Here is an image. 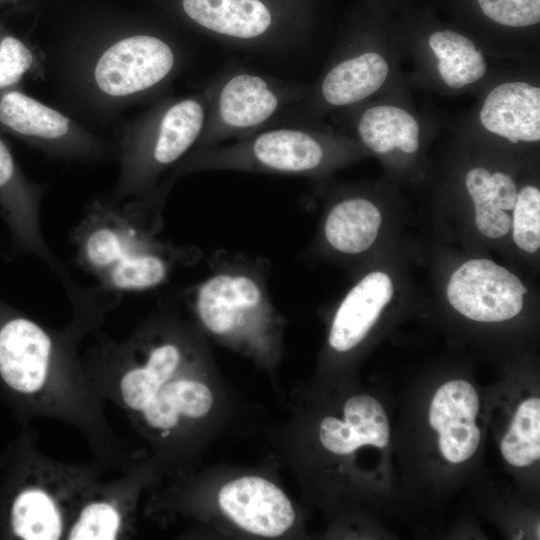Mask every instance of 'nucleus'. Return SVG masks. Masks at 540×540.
Here are the masks:
<instances>
[{
    "label": "nucleus",
    "mask_w": 540,
    "mask_h": 540,
    "mask_svg": "<svg viewBox=\"0 0 540 540\" xmlns=\"http://www.w3.org/2000/svg\"><path fill=\"white\" fill-rule=\"evenodd\" d=\"M526 292L515 275L488 259L462 264L447 286L453 308L480 322H501L515 317L523 307Z\"/></svg>",
    "instance_id": "ddd939ff"
},
{
    "label": "nucleus",
    "mask_w": 540,
    "mask_h": 540,
    "mask_svg": "<svg viewBox=\"0 0 540 540\" xmlns=\"http://www.w3.org/2000/svg\"><path fill=\"white\" fill-rule=\"evenodd\" d=\"M479 398L474 387L463 380L441 386L429 410V421L439 434V448L452 463L470 458L478 448L480 430L475 423Z\"/></svg>",
    "instance_id": "2eb2a0df"
},
{
    "label": "nucleus",
    "mask_w": 540,
    "mask_h": 540,
    "mask_svg": "<svg viewBox=\"0 0 540 540\" xmlns=\"http://www.w3.org/2000/svg\"><path fill=\"white\" fill-rule=\"evenodd\" d=\"M25 483L9 508V526L22 540L65 539L72 518L100 480L99 465H78L34 454Z\"/></svg>",
    "instance_id": "423d86ee"
},
{
    "label": "nucleus",
    "mask_w": 540,
    "mask_h": 540,
    "mask_svg": "<svg viewBox=\"0 0 540 540\" xmlns=\"http://www.w3.org/2000/svg\"><path fill=\"white\" fill-rule=\"evenodd\" d=\"M268 273L264 258L221 251L184 296L203 334L271 368L281 355L284 320L270 299Z\"/></svg>",
    "instance_id": "20e7f679"
},
{
    "label": "nucleus",
    "mask_w": 540,
    "mask_h": 540,
    "mask_svg": "<svg viewBox=\"0 0 540 540\" xmlns=\"http://www.w3.org/2000/svg\"><path fill=\"white\" fill-rule=\"evenodd\" d=\"M0 126L60 156L85 159L102 152L100 143L70 118L15 88L0 93Z\"/></svg>",
    "instance_id": "9b49d317"
},
{
    "label": "nucleus",
    "mask_w": 540,
    "mask_h": 540,
    "mask_svg": "<svg viewBox=\"0 0 540 540\" xmlns=\"http://www.w3.org/2000/svg\"><path fill=\"white\" fill-rule=\"evenodd\" d=\"M388 72V64L380 54L367 52L333 67L322 82L321 92L331 105H350L376 92Z\"/></svg>",
    "instance_id": "412c9836"
},
{
    "label": "nucleus",
    "mask_w": 540,
    "mask_h": 540,
    "mask_svg": "<svg viewBox=\"0 0 540 540\" xmlns=\"http://www.w3.org/2000/svg\"><path fill=\"white\" fill-rule=\"evenodd\" d=\"M490 176L488 170L477 167L471 169L466 176V187L474 205L491 200Z\"/></svg>",
    "instance_id": "c756f323"
},
{
    "label": "nucleus",
    "mask_w": 540,
    "mask_h": 540,
    "mask_svg": "<svg viewBox=\"0 0 540 540\" xmlns=\"http://www.w3.org/2000/svg\"><path fill=\"white\" fill-rule=\"evenodd\" d=\"M392 296L393 285L387 274L373 271L364 276L337 308L328 335L329 346L339 353L356 348L368 335Z\"/></svg>",
    "instance_id": "dca6fc26"
},
{
    "label": "nucleus",
    "mask_w": 540,
    "mask_h": 540,
    "mask_svg": "<svg viewBox=\"0 0 540 540\" xmlns=\"http://www.w3.org/2000/svg\"><path fill=\"white\" fill-rule=\"evenodd\" d=\"M321 445L336 455H349L364 445L386 447L390 426L381 404L371 396L355 395L343 407V419L326 416L319 425Z\"/></svg>",
    "instance_id": "f3484780"
},
{
    "label": "nucleus",
    "mask_w": 540,
    "mask_h": 540,
    "mask_svg": "<svg viewBox=\"0 0 540 540\" xmlns=\"http://www.w3.org/2000/svg\"><path fill=\"white\" fill-rule=\"evenodd\" d=\"M483 13L491 20L509 27L539 23L540 0H478Z\"/></svg>",
    "instance_id": "a878e982"
},
{
    "label": "nucleus",
    "mask_w": 540,
    "mask_h": 540,
    "mask_svg": "<svg viewBox=\"0 0 540 540\" xmlns=\"http://www.w3.org/2000/svg\"><path fill=\"white\" fill-rule=\"evenodd\" d=\"M513 239L522 250L533 253L540 247V191L526 186L513 208Z\"/></svg>",
    "instance_id": "b1692460"
},
{
    "label": "nucleus",
    "mask_w": 540,
    "mask_h": 540,
    "mask_svg": "<svg viewBox=\"0 0 540 540\" xmlns=\"http://www.w3.org/2000/svg\"><path fill=\"white\" fill-rule=\"evenodd\" d=\"M504 459L525 467L540 457V400L529 398L518 407L509 430L502 439Z\"/></svg>",
    "instance_id": "5701e85b"
},
{
    "label": "nucleus",
    "mask_w": 540,
    "mask_h": 540,
    "mask_svg": "<svg viewBox=\"0 0 540 540\" xmlns=\"http://www.w3.org/2000/svg\"><path fill=\"white\" fill-rule=\"evenodd\" d=\"M185 14L215 34L253 40L265 35L273 18L261 0H182Z\"/></svg>",
    "instance_id": "6ab92c4d"
},
{
    "label": "nucleus",
    "mask_w": 540,
    "mask_h": 540,
    "mask_svg": "<svg viewBox=\"0 0 540 540\" xmlns=\"http://www.w3.org/2000/svg\"><path fill=\"white\" fill-rule=\"evenodd\" d=\"M491 202L502 210H512L517 200V187L512 178L496 172L490 176Z\"/></svg>",
    "instance_id": "c85d7f7f"
},
{
    "label": "nucleus",
    "mask_w": 540,
    "mask_h": 540,
    "mask_svg": "<svg viewBox=\"0 0 540 540\" xmlns=\"http://www.w3.org/2000/svg\"><path fill=\"white\" fill-rule=\"evenodd\" d=\"M34 62L35 56L25 42L14 35L0 33V93L14 89Z\"/></svg>",
    "instance_id": "393cba45"
},
{
    "label": "nucleus",
    "mask_w": 540,
    "mask_h": 540,
    "mask_svg": "<svg viewBox=\"0 0 540 540\" xmlns=\"http://www.w3.org/2000/svg\"><path fill=\"white\" fill-rule=\"evenodd\" d=\"M480 121L490 132L512 143L540 139V89L525 82L494 88L480 111Z\"/></svg>",
    "instance_id": "a211bd4d"
},
{
    "label": "nucleus",
    "mask_w": 540,
    "mask_h": 540,
    "mask_svg": "<svg viewBox=\"0 0 540 540\" xmlns=\"http://www.w3.org/2000/svg\"><path fill=\"white\" fill-rule=\"evenodd\" d=\"M211 495V494H210ZM206 505L223 522L241 533L278 538L296 525V509L285 491L273 480L257 473L234 475L214 488Z\"/></svg>",
    "instance_id": "6e6552de"
},
{
    "label": "nucleus",
    "mask_w": 540,
    "mask_h": 540,
    "mask_svg": "<svg viewBox=\"0 0 540 540\" xmlns=\"http://www.w3.org/2000/svg\"><path fill=\"white\" fill-rule=\"evenodd\" d=\"M42 197L43 186L25 176L0 137V217L9 230L12 245L15 250L42 260L66 288L75 281L49 249L42 234Z\"/></svg>",
    "instance_id": "9d476101"
},
{
    "label": "nucleus",
    "mask_w": 540,
    "mask_h": 540,
    "mask_svg": "<svg viewBox=\"0 0 540 540\" xmlns=\"http://www.w3.org/2000/svg\"><path fill=\"white\" fill-rule=\"evenodd\" d=\"M358 133L365 145L376 153L398 148L413 153L419 147V126L407 111L395 106L367 109L358 124Z\"/></svg>",
    "instance_id": "4be33fe9"
},
{
    "label": "nucleus",
    "mask_w": 540,
    "mask_h": 540,
    "mask_svg": "<svg viewBox=\"0 0 540 540\" xmlns=\"http://www.w3.org/2000/svg\"><path fill=\"white\" fill-rule=\"evenodd\" d=\"M172 183L166 179L127 203L106 197L86 207L71 241L77 263L99 281V288L121 297L155 289L167 283L178 266L199 258L198 249L158 237Z\"/></svg>",
    "instance_id": "7ed1b4c3"
},
{
    "label": "nucleus",
    "mask_w": 540,
    "mask_h": 540,
    "mask_svg": "<svg viewBox=\"0 0 540 540\" xmlns=\"http://www.w3.org/2000/svg\"><path fill=\"white\" fill-rule=\"evenodd\" d=\"M281 97L263 77L247 72L228 78L218 91L194 149L211 146L226 137L245 134L266 123L279 109Z\"/></svg>",
    "instance_id": "4468645a"
},
{
    "label": "nucleus",
    "mask_w": 540,
    "mask_h": 540,
    "mask_svg": "<svg viewBox=\"0 0 540 540\" xmlns=\"http://www.w3.org/2000/svg\"><path fill=\"white\" fill-rule=\"evenodd\" d=\"M325 158L324 146L312 134L296 128H277L231 145L193 149L172 176L207 170L304 175L318 170Z\"/></svg>",
    "instance_id": "0eeeda50"
},
{
    "label": "nucleus",
    "mask_w": 540,
    "mask_h": 540,
    "mask_svg": "<svg viewBox=\"0 0 540 540\" xmlns=\"http://www.w3.org/2000/svg\"><path fill=\"white\" fill-rule=\"evenodd\" d=\"M206 119V105L198 97L174 101L151 112L123 138L119 177L107 198L123 202L153 190L161 175L196 147Z\"/></svg>",
    "instance_id": "39448f33"
},
{
    "label": "nucleus",
    "mask_w": 540,
    "mask_h": 540,
    "mask_svg": "<svg viewBox=\"0 0 540 540\" xmlns=\"http://www.w3.org/2000/svg\"><path fill=\"white\" fill-rule=\"evenodd\" d=\"M382 222L378 208L364 198L336 203L325 217L323 234L327 244L341 254H360L375 241Z\"/></svg>",
    "instance_id": "aec40b11"
},
{
    "label": "nucleus",
    "mask_w": 540,
    "mask_h": 540,
    "mask_svg": "<svg viewBox=\"0 0 540 540\" xmlns=\"http://www.w3.org/2000/svg\"><path fill=\"white\" fill-rule=\"evenodd\" d=\"M429 45L438 60L456 59L475 50L474 43L467 37L449 30L433 33Z\"/></svg>",
    "instance_id": "cd10ccee"
},
{
    "label": "nucleus",
    "mask_w": 540,
    "mask_h": 540,
    "mask_svg": "<svg viewBox=\"0 0 540 540\" xmlns=\"http://www.w3.org/2000/svg\"><path fill=\"white\" fill-rule=\"evenodd\" d=\"M475 223L478 230L489 238L506 235L512 227L511 216L495 206L491 200L475 204Z\"/></svg>",
    "instance_id": "bb28decb"
},
{
    "label": "nucleus",
    "mask_w": 540,
    "mask_h": 540,
    "mask_svg": "<svg viewBox=\"0 0 540 540\" xmlns=\"http://www.w3.org/2000/svg\"><path fill=\"white\" fill-rule=\"evenodd\" d=\"M87 334L72 320L48 328L0 300V378L37 414L74 426L102 461L124 469L135 460L110 428L79 354Z\"/></svg>",
    "instance_id": "f03ea898"
},
{
    "label": "nucleus",
    "mask_w": 540,
    "mask_h": 540,
    "mask_svg": "<svg viewBox=\"0 0 540 540\" xmlns=\"http://www.w3.org/2000/svg\"><path fill=\"white\" fill-rule=\"evenodd\" d=\"M175 54L152 35H132L110 45L93 72L97 88L110 97H128L162 82L173 70Z\"/></svg>",
    "instance_id": "f8f14e48"
},
{
    "label": "nucleus",
    "mask_w": 540,
    "mask_h": 540,
    "mask_svg": "<svg viewBox=\"0 0 540 540\" xmlns=\"http://www.w3.org/2000/svg\"><path fill=\"white\" fill-rule=\"evenodd\" d=\"M91 333L95 343L82 361L92 384L149 443L159 477H185L220 402L204 334L170 305L123 341Z\"/></svg>",
    "instance_id": "f257e3e1"
},
{
    "label": "nucleus",
    "mask_w": 540,
    "mask_h": 540,
    "mask_svg": "<svg viewBox=\"0 0 540 540\" xmlns=\"http://www.w3.org/2000/svg\"><path fill=\"white\" fill-rule=\"evenodd\" d=\"M158 479L156 468L146 459L128 466L112 481L99 480L78 506L65 540L131 538L141 494Z\"/></svg>",
    "instance_id": "1a4fd4ad"
}]
</instances>
